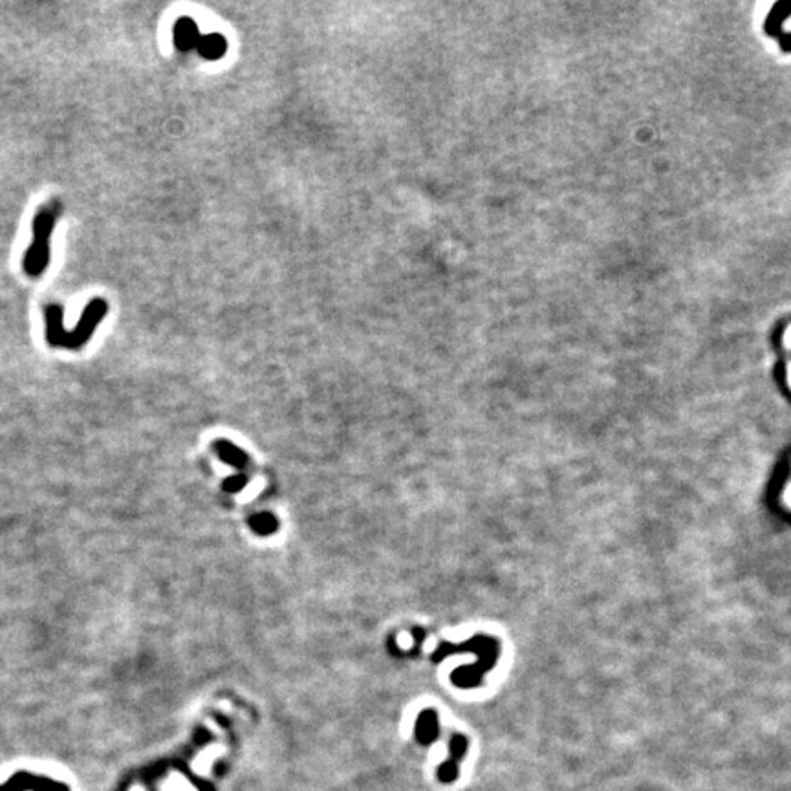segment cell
Instances as JSON below:
<instances>
[{
    "label": "cell",
    "mask_w": 791,
    "mask_h": 791,
    "mask_svg": "<svg viewBox=\"0 0 791 791\" xmlns=\"http://www.w3.org/2000/svg\"><path fill=\"white\" fill-rule=\"evenodd\" d=\"M465 747H467V742H465L464 736H455V739H453L451 742L453 756L442 766V768L438 769V778H440V780H443V783H451V780H455L456 762H458L460 756L465 753Z\"/></svg>",
    "instance_id": "8992f818"
},
{
    "label": "cell",
    "mask_w": 791,
    "mask_h": 791,
    "mask_svg": "<svg viewBox=\"0 0 791 791\" xmlns=\"http://www.w3.org/2000/svg\"><path fill=\"white\" fill-rule=\"evenodd\" d=\"M59 205L48 204L40 209L33 220V242L24 255V271L30 277H39L46 271L50 262V239L55 226Z\"/></svg>",
    "instance_id": "7a4b0ae2"
},
{
    "label": "cell",
    "mask_w": 791,
    "mask_h": 791,
    "mask_svg": "<svg viewBox=\"0 0 791 791\" xmlns=\"http://www.w3.org/2000/svg\"><path fill=\"white\" fill-rule=\"evenodd\" d=\"M251 524L253 528H255L256 531H261V533H270V531L275 530V520L273 517H270V515H261V517L251 518Z\"/></svg>",
    "instance_id": "9c48e42d"
},
{
    "label": "cell",
    "mask_w": 791,
    "mask_h": 791,
    "mask_svg": "<svg viewBox=\"0 0 791 791\" xmlns=\"http://www.w3.org/2000/svg\"><path fill=\"white\" fill-rule=\"evenodd\" d=\"M200 42V31L190 17H180L174 24V45L180 52H189Z\"/></svg>",
    "instance_id": "277c9868"
},
{
    "label": "cell",
    "mask_w": 791,
    "mask_h": 791,
    "mask_svg": "<svg viewBox=\"0 0 791 791\" xmlns=\"http://www.w3.org/2000/svg\"><path fill=\"white\" fill-rule=\"evenodd\" d=\"M108 312V305L103 299H93L86 305L79 323L72 332H67L62 326V306L46 305L45 306V321H46V341L52 346H61V348L77 350L86 345L90 337L93 336L99 321Z\"/></svg>",
    "instance_id": "6da1fadb"
},
{
    "label": "cell",
    "mask_w": 791,
    "mask_h": 791,
    "mask_svg": "<svg viewBox=\"0 0 791 791\" xmlns=\"http://www.w3.org/2000/svg\"><path fill=\"white\" fill-rule=\"evenodd\" d=\"M215 447H217L218 455L226 460V462H231V464H237V465H240L244 462V456H242L244 453L240 451V449H237L234 445H231L229 442H226V440H217Z\"/></svg>",
    "instance_id": "ba28073f"
},
{
    "label": "cell",
    "mask_w": 791,
    "mask_h": 791,
    "mask_svg": "<svg viewBox=\"0 0 791 791\" xmlns=\"http://www.w3.org/2000/svg\"><path fill=\"white\" fill-rule=\"evenodd\" d=\"M196 50L207 61H217V59L224 57V53L227 52V40L220 33H207V35L200 37Z\"/></svg>",
    "instance_id": "5b68a950"
},
{
    "label": "cell",
    "mask_w": 791,
    "mask_h": 791,
    "mask_svg": "<svg viewBox=\"0 0 791 791\" xmlns=\"http://www.w3.org/2000/svg\"><path fill=\"white\" fill-rule=\"evenodd\" d=\"M0 791H70V786L42 775L18 771L0 784Z\"/></svg>",
    "instance_id": "3957f363"
},
{
    "label": "cell",
    "mask_w": 791,
    "mask_h": 791,
    "mask_svg": "<svg viewBox=\"0 0 791 791\" xmlns=\"http://www.w3.org/2000/svg\"><path fill=\"white\" fill-rule=\"evenodd\" d=\"M416 733H418V739H420V742H431V740L436 736L438 733V722H436V716H434V712H423V715L420 716V720H418V725H416Z\"/></svg>",
    "instance_id": "52a82bcc"
}]
</instances>
